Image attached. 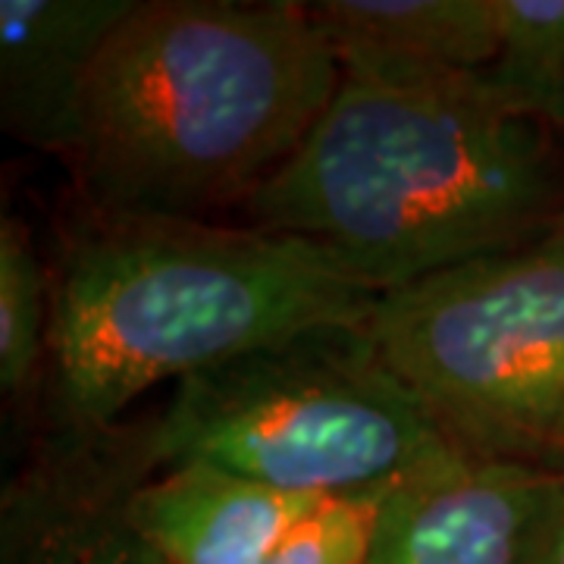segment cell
<instances>
[{"label":"cell","mask_w":564,"mask_h":564,"mask_svg":"<svg viewBox=\"0 0 564 564\" xmlns=\"http://www.w3.org/2000/svg\"><path fill=\"white\" fill-rule=\"evenodd\" d=\"M524 564H564V477L555 484L530 530Z\"/></svg>","instance_id":"5bb4252c"},{"label":"cell","mask_w":564,"mask_h":564,"mask_svg":"<svg viewBox=\"0 0 564 564\" xmlns=\"http://www.w3.org/2000/svg\"><path fill=\"white\" fill-rule=\"evenodd\" d=\"M455 445L361 326L282 339L182 380L144 462H202L307 499L373 496Z\"/></svg>","instance_id":"277c9868"},{"label":"cell","mask_w":564,"mask_h":564,"mask_svg":"<svg viewBox=\"0 0 564 564\" xmlns=\"http://www.w3.org/2000/svg\"><path fill=\"white\" fill-rule=\"evenodd\" d=\"M321 502L202 462L163 467L126 492L132 524L166 564H263Z\"/></svg>","instance_id":"ba28073f"},{"label":"cell","mask_w":564,"mask_h":564,"mask_svg":"<svg viewBox=\"0 0 564 564\" xmlns=\"http://www.w3.org/2000/svg\"><path fill=\"white\" fill-rule=\"evenodd\" d=\"M361 329L452 443L564 474V220L386 292Z\"/></svg>","instance_id":"5b68a950"},{"label":"cell","mask_w":564,"mask_h":564,"mask_svg":"<svg viewBox=\"0 0 564 564\" xmlns=\"http://www.w3.org/2000/svg\"><path fill=\"white\" fill-rule=\"evenodd\" d=\"M139 0H3L0 122L22 144L69 158L82 101L110 35Z\"/></svg>","instance_id":"52a82bcc"},{"label":"cell","mask_w":564,"mask_h":564,"mask_svg":"<svg viewBox=\"0 0 564 564\" xmlns=\"http://www.w3.org/2000/svg\"><path fill=\"white\" fill-rule=\"evenodd\" d=\"M304 7L339 63L489 73L502 51L499 0H317Z\"/></svg>","instance_id":"9c48e42d"},{"label":"cell","mask_w":564,"mask_h":564,"mask_svg":"<svg viewBox=\"0 0 564 564\" xmlns=\"http://www.w3.org/2000/svg\"><path fill=\"white\" fill-rule=\"evenodd\" d=\"M377 496L323 499L263 564H367Z\"/></svg>","instance_id":"4fadbf2b"},{"label":"cell","mask_w":564,"mask_h":564,"mask_svg":"<svg viewBox=\"0 0 564 564\" xmlns=\"http://www.w3.org/2000/svg\"><path fill=\"white\" fill-rule=\"evenodd\" d=\"M51 289L54 392L85 433L163 380L311 329L364 326L383 299L295 236L104 210L69 242Z\"/></svg>","instance_id":"3957f363"},{"label":"cell","mask_w":564,"mask_h":564,"mask_svg":"<svg viewBox=\"0 0 564 564\" xmlns=\"http://www.w3.org/2000/svg\"><path fill=\"white\" fill-rule=\"evenodd\" d=\"M135 480H76L20 492L3 518L7 564H166L126 511Z\"/></svg>","instance_id":"30bf717a"},{"label":"cell","mask_w":564,"mask_h":564,"mask_svg":"<svg viewBox=\"0 0 564 564\" xmlns=\"http://www.w3.org/2000/svg\"><path fill=\"white\" fill-rule=\"evenodd\" d=\"M339 76L304 3L139 0L95 63L66 163L104 214L242 210Z\"/></svg>","instance_id":"7a4b0ae2"},{"label":"cell","mask_w":564,"mask_h":564,"mask_svg":"<svg viewBox=\"0 0 564 564\" xmlns=\"http://www.w3.org/2000/svg\"><path fill=\"white\" fill-rule=\"evenodd\" d=\"M562 220H564V214H562Z\"/></svg>","instance_id":"9a60e30c"},{"label":"cell","mask_w":564,"mask_h":564,"mask_svg":"<svg viewBox=\"0 0 564 564\" xmlns=\"http://www.w3.org/2000/svg\"><path fill=\"white\" fill-rule=\"evenodd\" d=\"M321 120L242 214L380 295L536 242L562 220L549 126L486 73L339 63Z\"/></svg>","instance_id":"6da1fadb"},{"label":"cell","mask_w":564,"mask_h":564,"mask_svg":"<svg viewBox=\"0 0 564 564\" xmlns=\"http://www.w3.org/2000/svg\"><path fill=\"white\" fill-rule=\"evenodd\" d=\"M51 282L25 223L13 214L0 220V383L20 395L35 380L51 339Z\"/></svg>","instance_id":"7c38bea8"},{"label":"cell","mask_w":564,"mask_h":564,"mask_svg":"<svg viewBox=\"0 0 564 564\" xmlns=\"http://www.w3.org/2000/svg\"><path fill=\"white\" fill-rule=\"evenodd\" d=\"M562 477L448 445L380 489L367 564H524Z\"/></svg>","instance_id":"8992f818"},{"label":"cell","mask_w":564,"mask_h":564,"mask_svg":"<svg viewBox=\"0 0 564 564\" xmlns=\"http://www.w3.org/2000/svg\"><path fill=\"white\" fill-rule=\"evenodd\" d=\"M502 51L489 82L505 101L564 129V0H499Z\"/></svg>","instance_id":"8fae6325"}]
</instances>
